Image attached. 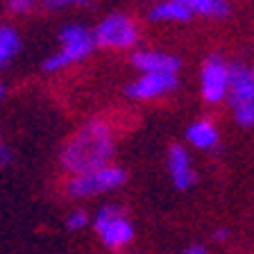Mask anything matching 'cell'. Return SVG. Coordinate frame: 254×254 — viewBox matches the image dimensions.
<instances>
[{
    "label": "cell",
    "instance_id": "obj_1",
    "mask_svg": "<svg viewBox=\"0 0 254 254\" xmlns=\"http://www.w3.org/2000/svg\"><path fill=\"white\" fill-rule=\"evenodd\" d=\"M114 154H116L114 127L105 118H91L66 141L59 152V161L64 170H68L73 177L109 166Z\"/></svg>",
    "mask_w": 254,
    "mask_h": 254
},
{
    "label": "cell",
    "instance_id": "obj_2",
    "mask_svg": "<svg viewBox=\"0 0 254 254\" xmlns=\"http://www.w3.org/2000/svg\"><path fill=\"white\" fill-rule=\"evenodd\" d=\"M59 53L50 55L48 59H43L41 68L46 73H57L73 66V64L84 62L91 53L95 50V41H93V32L84 25H66L59 32Z\"/></svg>",
    "mask_w": 254,
    "mask_h": 254
},
{
    "label": "cell",
    "instance_id": "obj_3",
    "mask_svg": "<svg viewBox=\"0 0 254 254\" xmlns=\"http://www.w3.org/2000/svg\"><path fill=\"white\" fill-rule=\"evenodd\" d=\"M227 102L236 125L243 129L254 127V66L252 64H229Z\"/></svg>",
    "mask_w": 254,
    "mask_h": 254
},
{
    "label": "cell",
    "instance_id": "obj_4",
    "mask_svg": "<svg viewBox=\"0 0 254 254\" xmlns=\"http://www.w3.org/2000/svg\"><path fill=\"white\" fill-rule=\"evenodd\" d=\"M93 32L95 48L107 50H129L138 43V25L125 11H111L102 18Z\"/></svg>",
    "mask_w": 254,
    "mask_h": 254
},
{
    "label": "cell",
    "instance_id": "obj_5",
    "mask_svg": "<svg viewBox=\"0 0 254 254\" xmlns=\"http://www.w3.org/2000/svg\"><path fill=\"white\" fill-rule=\"evenodd\" d=\"M125 182H127L125 168L109 164L84 175H73L68 180V184H66V193L73 200H84V197L102 195V193L121 189Z\"/></svg>",
    "mask_w": 254,
    "mask_h": 254
},
{
    "label": "cell",
    "instance_id": "obj_6",
    "mask_svg": "<svg viewBox=\"0 0 254 254\" xmlns=\"http://www.w3.org/2000/svg\"><path fill=\"white\" fill-rule=\"evenodd\" d=\"M95 234L100 236L102 245L109 250H123L134 241V225L127 220L125 211L118 204H105L100 211L95 213L93 220Z\"/></svg>",
    "mask_w": 254,
    "mask_h": 254
},
{
    "label": "cell",
    "instance_id": "obj_7",
    "mask_svg": "<svg viewBox=\"0 0 254 254\" xmlns=\"http://www.w3.org/2000/svg\"><path fill=\"white\" fill-rule=\"evenodd\" d=\"M229 91V62L220 53H211L200 68V95L209 105L227 100Z\"/></svg>",
    "mask_w": 254,
    "mask_h": 254
},
{
    "label": "cell",
    "instance_id": "obj_8",
    "mask_svg": "<svg viewBox=\"0 0 254 254\" xmlns=\"http://www.w3.org/2000/svg\"><path fill=\"white\" fill-rule=\"evenodd\" d=\"M180 86V75L166 73H145L125 86V95L132 100H157L173 93Z\"/></svg>",
    "mask_w": 254,
    "mask_h": 254
},
{
    "label": "cell",
    "instance_id": "obj_9",
    "mask_svg": "<svg viewBox=\"0 0 254 254\" xmlns=\"http://www.w3.org/2000/svg\"><path fill=\"white\" fill-rule=\"evenodd\" d=\"M166 168L173 180L175 189L180 190H189L197 184V173L193 168V159L186 145L182 143H173L166 152Z\"/></svg>",
    "mask_w": 254,
    "mask_h": 254
},
{
    "label": "cell",
    "instance_id": "obj_10",
    "mask_svg": "<svg viewBox=\"0 0 254 254\" xmlns=\"http://www.w3.org/2000/svg\"><path fill=\"white\" fill-rule=\"evenodd\" d=\"M132 66L141 75L145 73H166V75H180L182 70V59L173 53H164V50H150L143 48L132 55Z\"/></svg>",
    "mask_w": 254,
    "mask_h": 254
},
{
    "label": "cell",
    "instance_id": "obj_11",
    "mask_svg": "<svg viewBox=\"0 0 254 254\" xmlns=\"http://www.w3.org/2000/svg\"><path fill=\"white\" fill-rule=\"evenodd\" d=\"M184 136L189 141V145H193L197 150H204V152L216 150L220 145V132H218L216 123L211 118H197V121H193L186 127Z\"/></svg>",
    "mask_w": 254,
    "mask_h": 254
},
{
    "label": "cell",
    "instance_id": "obj_12",
    "mask_svg": "<svg viewBox=\"0 0 254 254\" xmlns=\"http://www.w3.org/2000/svg\"><path fill=\"white\" fill-rule=\"evenodd\" d=\"M150 23H189L193 18L189 9L182 5L180 0H159L145 14Z\"/></svg>",
    "mask_w": 254,
    "mask_h": 254
},
{
    "label": "cell",
    "instance_id": "obj_13",
    "mask_svg": "<svg viewBox=\"0 0 254 254\" xmlns=\"http://www.w3.org/2000/svg\"><path fill=\"white\" fill-rule=\"evenodd\" d=\"M193 16H209V18H225L229 14L227 0H180Z\"/></svg>",
    "mask_w": 254,
    "mask_h": 254
},
{
    "label": "cell",
    "instance_id": "obj_14",
    "mask_svg": "<svg viewBox=\"0 0 254 254\" xmlns=\"http://www.w3.org/2000/svg\"><path fill=\"white\" fill-rule=\"evenodd\" d=\"M0 43H2V48H5L11 57L21 53V48H23L21 34H18L11 25H0Z\"/></svg>",
    "mask_w": 254,
    "mask_h": 254
},
{
    "label": "cell",
    "instance_id": "obj_15",
    "mask_svg": "<svg viewBox=\"0 0 254 254\" xmlns=\"http://www.w3.org/2000/svg\"><path fill=\"white\" fill-rule=\"evenodd\" d=\"M66 227H68L70 232H82V229H86L89 227V213H86L84 209L70 211L68 216H66Z\"/></svg>",
    "mask_w": 254,
    "mask_h": 254
},
{
    "label": "cell",
    "instance_id": "obj_16",
    "mask_svg": "<svg viewBox=\"0 0 254 254\" xmlns=\"http://www.w3.org/2000/svg\"><path fill=\"white\" fill-rule=\"evenodd\" d=\"M34 2H37V0H7V9H9L11 14L23 16L34 9Z\"/></svg>",
    "mask_w": 254,
    "mask_h": 254
},
{
    "label": "cell",
    "instance_id": "obj_17",
    "mask_svg": "<svg viewBox=\"0 0 254 254\" xmlns=\"http://www.w3.org/2000/svg\"><path fill=\"white\" fill-rule=\"evenodd\" d=\"M84 0H41V5L46 9H66V7L73 5H82Z\"/></svg>",
    "mask_w": 254,
    "mask_h": 254
},
{
    "label": "cell",
    "instance_id": "obj_18",
    "mask_svg": "<svg viewBox=\"0 0 254 254\" xmlns=\"http://www.w3.org/2000/svg\"><path fill=\"white\" fill-rule=\"evenodd\" d=\"M9 159H11V152H9V150H7L5 141H2V136H0V166L9 164Z\"/></svg>",
    "mask_w": 254,
    "mask_h": 254
},
{
    "label": "cell",
    "instance_id": "obj_19",
    "mask_svg": "<svg viewBox=\"0 0 254 254\" xmlns=\"http://www.w3.org/2000/svg\"><path fill=\"white\" fill-rule=\"evenodd\" d=\"M182 254H206V248L204 245H190V248H186Z\"/></svg>",
    "mask_w": 254,
    "mask_h": 254
},
{
    "label": "cell",
    "instance_id": "obj_20",
    "mask_svg": "<svg viewBox=\"0 0 254 254\" xmlns=\"http://www.w3.org/2000/svg\"><path fill=\"white\" fill-rule=\"evenodd\" d=\"M227 236H229V232L225 227H220V229L213 232V241H218V243H220V241H227Z\"/></svg>",
    "mask_w": 254,
    "mask_h": 254
},
{
    "label": "cell",
    "instance_id": "obj_21",
    "mask_svg": "<svg viewBox=\"0 0 254 254\" xmlns=\"http://www.w3.org/2000/svg\"><path fill=\"white\" fill-rule=\"evenodd\" d=\"M9 59H11V55L7 53L5 48H2V43H0V66H5V64L9 62Z\"/></svg>",
    "mask_w": 254,
    "mask_h": 254
},
{
    "label": "cell",
    "instance_id": "obj_22",
    "mask_svg": "<svg viewBox=\"0 0 254 254\" xmlns=\"http://www.w3.org/2000/svg\"><path fill=\"white\" fill-rule=\"evenodd\" d=\"M5 93H7V89H5V84H2V82H0V100H2V98H5Z\"/></svg>",
    "mask_w": 254,
    "mask_h": 254
},
{
    "label": "cell",
    "instance_id": "obj_23",
    "mask_svg": "<svg viewBox=\"0 0 254 254\" xmlns=\"http://www.w3.org/2000/svg\"><path fill=\"white\" fill-rule=\"evenodd\" d=\"M227 2H229V0H227Z\"/></svg>",
    "mask_w": 254,
    "mask_h": 254
}]
</instances>
